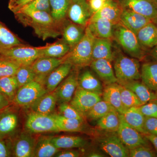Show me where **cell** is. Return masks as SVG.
<instances>
[{"label": "cell", "instance_id": "cell-34", "mask_svg": "<svg viewBox=\"0 0 157 157\" xmlns=\"http://www.w3.org/2000/svg\"><path fill=\"white\" fill-rule=\"evenodd\" d=\"M59 132H80L83 128V121L67 118L60 114H52Z\"/></svg>", "mask_w": 157, "mask_h": 157}, {"label": "cell", "instance_id": "cell-33", "mask_svg": "<svg viewBox=\"0 0 157 157\" xmlns=\"http://www.w3.org/2000/svg\"><path fill=\"white\" fill-rule=\"evenodd\" d=\"M70 50V46L62 39L43 46L42 57L61 58L66 56Z\"/></svg>", "mask_w": 157, "mask_h": 157}, {"label": "cell", "instance_id": "cell-39", "mask_svg": "<svg viewBox=\"0 0 157 157\" xmlns=\"http://www.w3.org/2000/svg\"><path fill=\"white\" fill-rule=\"evenodd\" d=\"M114 109H115L111 104L107 101L101 100L95 104L86 114L85 116L90 119L97 121Z\"/></svg>", "mask_w": 157, "mask_h": 157}, {"label": "cell", "instance_id": "cell-37", "mask_svg": "<svg viewBox=\"0 0 157 157\" xmlns=\"http://www.w3.org/2000/svg\"><path fill=\"white\" fill-rule=\"evenodd\" d=\"M71 0H49L51 15L57 22L63 23L66 17Z\"/></svg>", "mask_w": 157, "mask_h": 157}, {"label": "cell", "instance_id": "cell-58", "mask_svg": "<svg viewBox=\"0 0 157 157\" xmlns=\"http://www.w3.org/2000/svg\"><path fill=\"white\" fill-rule=\"evenodd\" d=\"M0 58H1V56H0Z\"/></svg>", "mask_w": 157, "mask_h": 157}, {"label": "cell", "instance_id": "cell-54", "mask_svg": "<svg viewBox=\"0 0 157 157\" xmlns=\"http://www.w3.org/2000/svg\"><path fill=\"white\" fill-rule=\"evenodd\" d=\"M150 53L151 56L157 61V45L152 48Z\"/></svg>", "mask_w": 157, "mask_h": 157}, {"label": "cell", "instance_id": "cell-48", "mask_svg": "<svg viewBox=\"0 0 157 157\" xmlns=\"http://www.w3.org/2000/svg\"><path fill=\"white\" fill-rule=\"evenodd\" d=\"M33 0H9V8L14 14Z\"/></svg>", "mask_w": 157, "mask_h": 157}, {"label": "cell", "instance_id": "cell-35", "mask_svg": "<svg viewBox=\"0 0 157 157\" xmlns=\"http://www.w3.org/2000/svg\"><path fill=\"white\" fill-rule=\"evenodd\" d=\"M120 114L115 109L110 111L97 120V126L107 132H117L120 124Z\"/></svg>", "mask_w": 157, "mask_h": 157}, {"label": "cell", "instance_id": "cell-59", "mask_svg": "<svg viewBox=\"0 0 157 157\" xmlns=\"http://www.w3.org/2000/svg\"><path fill=\"white\" fill-rule=\"evenodd\" d=\"M1 112H0V113H1Z\"/></svg>", "mask_w": 157, "mask_h": 157}, {"label": "cell", "instance_id": "cell-29", "mask_svg": "<svg viewBox=\"0 0 157 157\" xmlns=\"http://www.w3.org/2000/svg\"><path fill=\"white\" fill-rule=\"evenodd\" d=\"M140 78L147 87L157 93V61L147 62L142 64Z\"/></svg>", "mask_w": 157, "mask_h": 157}, {"label": "cell", "instance_id": "cell-14", "mask_svg": "<svg viewBox=\"0 0 157 157\" xmlns=\"http://www.w3.org/2000/svg\"><path fill=\"white\" fill-rule=\"evenodd\" d=\"M66 57L61 58L41 57L37 59L31 65L36 75V80L44 85L47 75L57 67L65 61Z\"/></svg>", "mask_w": 157, "mask_h": 157}, {"label": "cell", "instance_id": "cell-36", "mask_svg": "<svg viewBox=\"0 0 157 157\" xmlns=\"http://www.w3.org/2000/svg\"><path fill=\"white\" fill-rule=\"evenodd\" d=\"M25 44L0 21V50Z\"/></svg>", "mask_w": 157, "mask_h": 157}, {"label": "cell", "instance_id": "cell-31", "mask_svg": "<svg viewBox=\"0 0 157 157\" xmlns=\"http://www.w3.org/2000/svg\"><path fill=\"white\" fill-rule=\"evenodd\" d=\"M51 141L59 149L81 148L84 147L86 144V140L82 137L71 135L52 137Z\"/></svg>", "mask_w": 157, "mask_h": 157}, {"label": "cell", "instance_id": "cell-57", "mask_svg": "<svg viewBox=\"0 0 157 157\" xmlns=\"http://www.w3.org/2000/svg\"><path fill=\"white\" fill-rule=\"evenodd\" d=\"M155 3L156 5V6H157V0H154Z\"/></svg>", "mask_w": 157, "mask_h": 157}, {"label": "cell", "instance_id": "cell-49", "mask_svg": "<svg viewBox=\"0 0 157 157\" xmlns=\"http://www.w3.org/2000/svg\"><path fill=\"white\" fill-rule=\"evenodd\" d=\"M12 144L7 139L0 140V157H8L12 155Z\"/></svg>", "mask_w": 157, "mask_h": 157}, {"label": "cell", "instance_id": "cell-20", "mask_svg": "<svg viewBox=\"0 0 157 157\" xmlns=\"http://www.w3.org/2000/svg\"><path fill=\"white\" fill-rule=\"evenodd\" d=\"M151 21L150 18L142 14L122 9L120 22L136 34L139 30Z\"/></svg>", "mask_w": 157, "mask_h": 157}, {"label": "cell", "instance_id": "cell-28", "mask_svg": "<svg viewBox=\"0 0 157 157\" xmlns=\"http://www.w3.org/2000/svg\"><path fill=\"white\" fill-rule=\"evenodd\" d=\"M112 42L110 39L95 38L93 43L92 59H107L113 61Z\"/></svg>", "mask_w": 157, "mask_h": 157}, {"label": "cell", "instance_id": "cell-45", "mask_svg": "<svg viewBox=\"0 0 157 157\" xmlns=\"http://www.w3.org/2000/svg\"><path fill=\"white\" fill-rule=\"evenodd\" d=\"M156 155L148 146H140L129 150V157H154Z\"/></svg>", "mask_w": 157, "mask_h": 157}, {"label": "cell", "instance_id": "cell-26", "mask_svg": "<svg viewBox=\"0 0 157 157\" xmlns=\"http://www.w3.org/2000/svg\"><path fill=\"white\" fill-rule=\"evenodd\" d=\"M102 96L103 100L111 104L120 114L124 112L125 109L121 98L120 85L117 82L107 85L103 90Z\"/></svg>", "mask_w": 157, "mask_h": 157}, {"label": "cell", "instance_id": "cell-55", "mask_svg": "<svg viewBox=\"0 0 157 157\" xmlns=\"http://www.w3.org/2000/svg\"><path fill=\"white\" fill-rule=\"evenodd\" d=\"M88 157H102L104 156L97 151H93L87 155Z\"/></svg>", "mask_w": 157, "mask_h": 157}, {"label": "cell", "instance_id": "cell-27", "mask_svg": "<svg viewBox=\"0 0 157 157\" xmlns=\"http://www.w3.org/2000/svg\"><path fill=\"white\" fill-rule=\"evenodd\" d=\"M120 85L135 93L144 104L157 98V93L152 91L138 80L127 82Z\"/></svg>", "mask_w": 157, "mask_h": 157}, {"label": "cell", "instance_id": "cell-6", "mask_svg": "<svg viewBox=\"0 0 157 157\" xmlns=\"http://www.w3.org/2000/svg\"><path fill=\"white\" fill-rule=\"evenodd\" d=\"M48 92L44 85L34 80L18 88L12 103L19 107H29Z\"/></svg>", "mask_w": 157, "mask_h": 157}, {"label": "cell", "instance_id": "cell-41", "mask_svg": "<svg viewBox=\"0 0 157 157\" xmlns=\"http://www.w3.org/2000/svg\"><path fill=\"white\" fill-rule=\"evenodd\" d=\"M15 76L19 88L31 82L36 80V75L31 66H20Z\"/></svg>", "mask_w": 157, "mask_h": 157}, {"label": "cell", "instance_id": "cell-13", "mask_svg": "<svg viewBox=\"0 0 157 157\" xmlns=\"http://www.w3.org/2000/svg\"><path fill=\"white\" fill-rule=\"evenodd\" d=\"M30 133L22 132L15 138L12 144V155L16 157H33L36 140Z\"/></svg>", "mask_w": 157, "mask_h": 157}, {"label": "cell", "instance_id": "cell-11", "mask_svg": "<svg viewBox=\"0 0 157 157\" xmlns=\"http://www.w3.org/2000/svg\"><path fill=\"white\" fill-rule=\"evenodd\" d=\"M122 9H128L150 18H157V6L154 0H116Z\"/></svg>", "mask_w": 157, "mask_h": 157}, {"label": "cell", "instance_id": "cell-53", "mask_svg": "<svg viewBox=\"0 0 157 157\" xmlns=\"http://www.w3.org/2000/svg\"><path fill=\"white\" fill-rule=\"evenodd\" d=\"M145 135V138L150 141L153 145L155 147L156 150L157 151V135H151V134H147Z\"/></svg>", "mask_w": 157, "mask_h": 157}, {"label": "cell", "instance_id": "cell-15", "mask_svg": "<svg viewBox=\"0 0 157 157\" xmlns=\"http://www.w3.org/2000/svg\"><path fill=\"white\" fill-rule=\"evenodd\" d=\"M78 77L76 72H70L67 78L54 91L57 102L60 103H70L78 87Z\"/></svg>", "mask_w": 157, "mask_h": 157}, {"label": "cell", "instance_id": "cell-21", "mask_svg": "<svg viewBox=\"0 0 157 157\" xmlns=\"http://www.w3.org/2000/svg\"><path fill=\"white\" fill-rule=\"evenodd\" d=\"M85 29V27L72 21L67 22L66 20L63 23L61 35L63 39L70 46L71 49L84 36Z\"/></svg>", "mask_w": 157, "mask_h": 157}, {"label": "cell", "instance_id": "cell-40", "mask_svg": "<svg viewBox=\"0 0 157 157\" xmlns=\"http://www.w3.org/2000/svg\"><path fill=\"white\" fill-rule=\"evenodd\" d=\"M120 90L122 103L125 110L132 107H139L143 105L135 93L131 90L121 85Z\"/></svg>", "mask_w": 157, "mask_h": 157}, {"label": "cell", "instance_id": "cell-43", "mask_svg": "<svg viewBox=\"0 0 157 157\" xmlns=\"http://www.w3.org/2000/svg\"><path fill=\"white\" fill-rule=\"evenodd\" d=\"M58 108L60 115L63 116L64 117L79 120H84V116L82 115L70 103H60Z\"/></svg>", "mask_w": 157, "mask_h": 157}, {"label": "cell", "instance_id": "cell-12", "mask_svg": "<svg viewBox=\"0 0 157 157\" xmlns=\"http://www.w3.org/2000/svg\"><path fill=\"white\" fill-rule=\"evenodd\" d=\"M101 100V96L77 87L70 104L78 110L82 115L91 109L95 104Z\"/></svg>", "mask_w": 157, "mask_h": 157}, {"label": "cell", "instance_id": "cell-51", "mask_svg": "<svg viewBox=\"0 0 157 157\" xmlns=\"http://www.w3.org/2000/svg\"><path fill=\"white\" fill-rule=\"evenodd\" d=\"M80 156V152L74 150L60 151L55 156L57 157H78Z\"/></svg>", "mask_w": 157, "mask_h": 157}, {"label": "cell", "instance_id": "cell-8", "mask_svg": "<svg viewBox=\"0 0 157 157\" xmlns=\"http://www.w3.org/2000/svg\"><path fill=\"white\" fill-rule=\"evenodd\" d=\"M97 143L100 149L112 157H129V150L121 141L117 133L111 132L98 137Z\"/></svg>", "mask_w": 157, "mask_h": 157}, {"label": "cell", "instance_id": "cell-16", "mask_svg": "<svg viewBox=\"0 0 157 157\" xmlns=\"http://www.w3.org/2000/svg\"><path fill=\"white\" fill-rule=\"evenodd\" d=\"M17 113L9 107L0 113V140L9 139L15 133L18 126Z\"/></svg>", "mask_w": 157, "mask_h": 157}, {"label": "cell", "instance_id": "cell-3", "mask_svg": "<svg viewBox=\"0 0 157 157\" xmlns=\"http://www.w3.org/2000/svg\"><path fill=\"white\" fill-rule=\"evenodd\" d=\"M95 38L86 26L84 36L65 56V62L79 67L90 64L93 61V45Z\"/></svg>", "mask_w": 157, "mask_h": 157}, {"label": "cell", "instance_id": "cell-24", "mask_svg": "<svg viewBox=\"0 0 157 157\" xmlns=\"http://www.w3.org/2000/svg\"><path fill=\"white\" fill-rule=\"evenodd\" d=\"M57 100L54 92H48L39 98L30 106L32 112L51 115L55 108Z\"/></svg>", "mask_w": 157, "mask_h": 157}, {"label": "cell", "instance_id": "cell-42", "mask_svg": "<svg viewBox=\"0 0 157 157\" xmlns=\"http://www.w3.org/2000/svg\"><path fill=\"white\" fill-rule=\"evenodd\" d=\"M19 65L13 61L4 58H0V78L15 76Z\"/></svg>", "mask_w": 157, "mask_h": 157}, {"label": "cell", "instance_id": "cell-22", "mask_svg": "<svg viewBox=\"0 0 157 157\" xmlns=\"http://www.w3.org/2000/svg\"><path fill=\"white\" fill-rule=\"evenodd\" d=\"M115 25L108 20L100 18L90 21L86 26L95 38L111 39Z\"/></svg>", "mask_w": 157, "mask_h": 157}, {"label": "cell", "instance_id": "cell-30", "mask_svg": "<svg viewBox=\"0 0 157 157\" xmlns=\"http://www.w3.org/2000/svg\"><path fill=\"white\" fill-rule=\"evenodd\" d=\"M121 115L124 121L132 128L143 135L148 134L144 127L145 116L137 107H132L126 109Z\"/></svg>", "mask_w": 157, "mask_h": 157}, {"label": "cell", "instance_id": "cell-17", "mask_svg": "<svg viewBox=\"0 0 157 157\" xmlns=\"http://www.w3.org/2000/svg\"><path fill=\"white\" fill-rule=\"evenodd\" d=\"M73 65L65 62L57 67L47 75L44 85L48 92H52L67 78L72 71Z\"/></svg>", "mask_w": 157, "mask_h": 157}, {"label": "cell", "instance_id": "cell-7", "mask_svg": "<svg viewBox=\"0 0 157 157\" xmlns=\"http://www.w3.org/2000/svg\"><path fill=\"white\" fill-rule=\"evenodd\" d=\"M25 128L33 134L59 132L52 116L31 112L28 115Z\"/></svg>", "mask_w": 157, "mask_h": 157}, {"label": "cell", "instance_id": "cell-19", "mask_svg": "<svg viewBox=\"0 0 157 157\" xmlns=\"http://www.w3.org/2000/svg\"><path fill=\"white\" fill-rule=\"evenodd\" d=\"M122 11V9L116 0H106L103 7L93 14L89 21L104 18L116 25L120 21Z\"/></svg>", "mask_w": 157, "mask_h": 157}, {"label": "cell", "instance_id": "cell-44", "mask_svg": "<svg viewBox=\"0 0 157 157\" xmlns=\"http://www.w3.org/2000/svg\"><path fill=\"white\" fill-rule=\"evenodd\" d=\"M21 10L44 11L51 14L50 2L49 0H33L26 6L23 7L19 11Z\"/></svg>", "mask_w": 157, "mask_h": 157}, {"label": "cell", "instance_id": "cell-5", "mask_svg": "<svg viewBox=\"0 0 157 157\" xmlns=\"http://www.w3.org/2000/svg\"><path fill=\"white\" fill-rule=\"evenodd\" d=\"M42 49L43 46L33 47L24 44L0 50V56L20 66H31L37 59L42 56Z\"/></svg>", "mask_w": 157, "mask_h": 157}, {"label": "cell", "instance_id": "cell-50", "mask_svg": "<svg viewBox=\"0 0 157 157\" xmlns=\"http://www.w3.org/2000/svg\"><path fill=\"white\" fill-rule=\"evenodd\" d=\"M105 1L106 0H89V4L93 14L103 7Z\"/></svg>", "mask_w": 157, "mask_h": 157}, {"label": "cell", "instance_id": "cell-25", "mask_svg": "<svg viewBox=\"0 0 157 157\" xmlns=\"http://www.w3.org/2000/svg\"><path fill=\"white\" fill-rule=\"evenodd\" d=\"M78 87L102 95L104 89L101 81L90 70L83 71L78 76Z\"/></svg>", "mask_w": 157, "mask_h": 157}, {"label": "cell", "instance_id": "cell-9", "mask_svg": "<svg viewBox=\"0 0 157 157\" xmlns=\"http://www.w3.org/2000/svg\"><path fill=\"white\" fill-rule=\"evenodd\" d=\"M120 124L117 133L118 136L129 150L140 146H148V143L141 133L132 128L120 114Z\"/></svg>", "mask_w": 157, "mask_h": 157}, {"label": "cell", "instance_id": "cell-32", "mask_svg": "<svg viewBox=\"0 0 157 157\" xmlns=\"http://www.w3.org/2000/svg\"><path fill=\"white\" fill-rule=\"evenodd\" d=\"M52 137L41 136L36 142L33 157H51L55 156L60 151L51 141Z\"/></svg>", "mask_w": 157, "mask_h": 157}, {"label": "cell", "instance_id": "cell-10", "mask_svg": "<svg viewBox=\"0 0 157 157\" xmlns=\"http://www.w3.org/2000/svg\"><path fill=\"white\" fill-rule=\"evenodd\" d=\"M87 0H71L67 16L70 21L86 27L93 15Z\"/></svg>", "mask_w": 157, "mask_h": 157}, {"label": "cell", "instance_id": "cell-1", "mask_svg": "<svg viewBox=\"0 0 157 157\" xmlns=\"http://www.w3.org/2000/svg\"><path fill=\"white\" fill-rule=\"evenodd\" d=\"M14 15L18 22L24 26L32 28L43 40L61 35L63 23L57 22L48 12L21 10Z\"/></svg>", "mask_w": 157, "mask_h": 157}, {"label": "cell", "instance_id": "cell-46", "mask_svg": "<svg viewBox=\"0 0 157 157\" xmlns=\"http://www.w3.org/2000/svg\"><path fill=\"white\" fill-rule=\"evenodd\" d=\"M137 107L145 117L157 118V98Z\"/></svg>", "mask_w": 157, "mask_h": 157}, {"label": "cell", "instance_id": "cell-4", "mask_svg": "<svg viewBox=\"0 0 157 157\" xmlns=\"http://www.w3.org/2000/svg\"><path fill=\"white\" fill-rule=\"evenodd\" d=\"M113 37L130 56L138 60L144 57V49L138 42L136 34L120 22L114 25Z\"/></svg>", "mask_w": 157, "mask_h": 157}, {"label": "cell", "instance_id": "cell-2", "mask_svg": "<svg viewBox=\"0 0 157 157\" xmlns=\"http://www.w3.org/2000/svg\"><path fill=\"white\" fill-rule=\"evenodd\" d=\"M139 60L129 57L121 52L113 54V70L117 83L122 84L127 82L140 78Z\"/></svg>", "mask_w": 157, "mask_h": 157}, {"label": "cell", "instance_id": "cell-18", "mask_svg": "<svg viewBox=\"0 0 157 157\" xmlns=\"http://www.w3.org/2000/svg\"><path fill=\"white\" fill-rule=\"evenodd\" d=\"M90 65L93 71L105 84L117 82L111 61L107 59H98L93 60Z\"/></svg>", "mask_w": 157, "mask_h": 157}, {"label": "cell", "instance_id": "cell-23", "mask_svg": "<svg viewBox=\"0 0 157 157\" xmlns=\"http://www.w3.org/2000/svg\"><path fill=\"white\" fill-rule=\"evenodd\" d=\"M136 35L144 49L152 48L157 45V26L152 21L139 30Z\"/></svg>", "mask_w": 157, "mask_h": 157}, {"label": "cell", "instance_id": "cell-47", "mask_svg": "<svg viewBox=\"0 0 157 157\" xmlns=\"http://www.w3.org/2000/svg\"><path fill=\"white\" fill-rule=\"evenodd\" d=\"M144 127L147 134L157 136V118L145 117Z\"/></svg>", "mask_w": 157, "mask_h": 157}, {"label": "cell", "instance_id": "cell-52", "mask_svg": "<svg viewBox=\"0 0 157 157\" xmlns=\"http://www.w3.org/2000/svg\"><path fill=\"white\" fill-rule=\"evenodd\" d=\"M10 101L0 91V112L7 109L10 106Z\"/></svg>", "mask_w": 157, "mask_h": 157}, {"label": "cell", "instance_id": "cell-38", "mask_svg": "<svg viewBox=\"0 0 157 157\" xmlns=\"http://www.w3.org/2000/svg\"><path fill=\"white\" fill-rule=\"evenodd\" d=\"M19 88L15 76L0 78V91L12 103Z\"/></svg>", "mask_w": 157, "mask_h": 157}, {"label": "cell", "instance_id": "cell-56", "mask_svg": "<svg viewBox=\"0 0 157 157\" xmlns=\"http://www.w3.org/2000/svg\"><path fill=\"white\" fill-rule=\"evenodd\" d=\"M152 21H153L155 24L157 26V18H155V19L153 20H152Z\"/></svg>", "mask_w": 157, "mask_h": 157}]
</instances>
